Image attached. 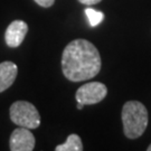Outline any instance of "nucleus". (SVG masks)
<instances>
[{
  "label": "nucleus",
  "mask_w": 151,
  "mask_h": 151,
  "mask_svg": "<svg viewBox=\"0 0 151 151\" xmlns=\"http://www.w3.org/2000/svg\"><path fill=\"white\" fill-rule=\"evenodd\" d=\"M147 150H148V151H151V145L149 147H148V148H147Z\"/></svg>",
  "instance_id": "ddd939ff"
},
{
  "label": "nucleus",
  "mask_w": 151,
  "mask_h": 151,
  "mask_svg": "<svg viewBox=\"0 0 151 151\" xmlns=\"http://www.w3.org/2000/svg\"><path fill=\"white\" fill-rule=\"evenodd\" d=\"M102 66L101 55L90 40L77 38L66 45L62 54V70L70 82H82L96 76Z\"/></svg>",
  "instance_id": "f257e3e1"
},
{
  "label": "nucleus",
  "mask_w": 151,
  "mask_h": 151,
  "mask_svg": "<svg viewBox=\"0 0 151 151\" xmlns=\"http://www.w3.org/2000/svg\"><path fill=\"white\" fill-rule=\"evenodd\" d=\"M123 133L129 139L140 138L145 133L148 123V110L139 101H128L124 103L121 113Z\"/></svg>",
  "instance_id": "f03ea898"
},
{
  "label": "nucleus",
  "mask_w": 151,
  "mask_h": 151,
  "mask_svg": "<svg viewBox=\"0 0 151 151\" xmlns=\"http://www.w3.org/2000/svg\"><path fill=\"white\" fill-rule=\"evenodd\" d=\"M35 137L27 128L19 127L12 131L9 139V149L11 151H32L35 148Z\"/></svg>",
  "instance_id": "39448f33"
},
{
  "label": "nucleus",
  "mask_w": 151,
  "mask_h": 151,
  "mask_svg": "<svg viewBox=\"0 0 151 151\" xmlns=\"http://www.w3.org/2000/svg\"><path fill=\"white\" fill-rule=\"evenodd\" d=\"M28 32V25L22 20H14L9 24L5 32V42L8 47H19Z\"/></svg>",
  "instance_id": "423d86ee"
},
{
  "label": "nucleus",
  "mask_w": 151,
  "mask_h": 151,
  "mask_svg": "<svg viewBox=\"0 0 151 151\" xmlns=\"http://www.w3.org/2000/svg\"><path fill=\"white\" fill-rule=\"evenodd\" d=\"M34 1L43 8H49L55 4V0H34Z\"/></svg>",
  "instance_id": "9d476101"
},
{
  "label": "nucleus",
  "mask_w": 151,
  "mask_h": 151,
  "mask_svg": "<svg viewBox=\"0 0 151 151\" xmlns=\"http://www.w3.org/2000/svg\"><path fill=\"white\" fill-rule=\"evenodd\" d=\"M56 151H82L83 150V143L80 138V135L70 134L63 145H58L55 148Z\"/></svg>",
  "instance_id": "6e6552de"
},
{
  "label": "nucleus",
  "mask_w": 151,
  "mask_h": 151,
  "mask_svg": "<svg viewBox=\"0 0 151 151\" xmlns=\"http://www.w3.org/2000/svg\"><path fill=\"white\" fill-rule=\"evenodd\" d=\"M83 106H84V105H83L82 103L77 102V109H78V110H82V109H83Z\"/></svg>",
  "instance_id": "f8f14e48"
},
{
  "label": "nucleus",
  "mask_w": 151,
  "mask_h": 151,
  "mask_svg": "<svg viewBox=\"0 0 151 151\" xmlns=\"http://www.w3.org/2000/svg\"><path fill=\"white\" fill-rule=\"evenodd\" d=\"M102 0H78L80 4H83V5L86 6H92V5H97L100 4Z\"/></svg>",
  "instance_id": "9b49d317"
},
{
  "label": "nucleus",
  "mask_w": 151,
  "mask_h": 151,
  "mask_svg": "<svg viewBox=\"0 0 151 151\" xmlns=\"http://www.w3.org/2000/svg\"><path fill=\"white\" fill-rule=\"evenodd\" d=\"M85 15L88 18V22H90V26L91 27H95L99 24H101L103 19H104V14L95 9H92V8H86L85 9Z\"/></svg>",
  "instance_id": "1a4fd4ad"
},
{
  "label": "nucleus",
  "mask_w": 151,
  "mask_h": 151,
  "mask_svg": "<svg viewBox=\"0 0 151 151\" xmlns=\"http://www.w3.org/2000/svg\"><path fill=\"white\" fill-rule=\"evenodd\" d=\"M10 120L18 127L37 129L40 125V115L36 106L27 101H17L11 104Z\"/></svg>",
  "instance_id": "7ed1b4c3"
},
{
  "label": "nucleus",
  "mask_w": 151,
  "mask_h": 151,
  "mask_svg": "<svg viewBox=\"0 0 151 151\" xmlns=\"http://www.w3.org/2000/svg\"><path fill=\"white\" fill-rule=\"evenodd\" d=\"M108 94V87L101 82H90L85 83L77 88L75 93L76 102L83 105L97 104L103 101Z\"/></svg>",
  "instance_id": "20e7f679"
},
{
  "label": "nucleus",
  "mask_w": 151,
  "mask_h": 151,
  "mask_svg": "<svg viewBox=\"0 0 151 151\" xmlns=\"http://www.w3.org/2000/svg\"><path fill=\"white\" fill-rule=\"evenodd\" d=\"M18 74V67L15 63L6 60L0 63V93L8 90L14 84Z\"/></svg>",
  "instance_id": "0eeeda50"
}]
</instances>
